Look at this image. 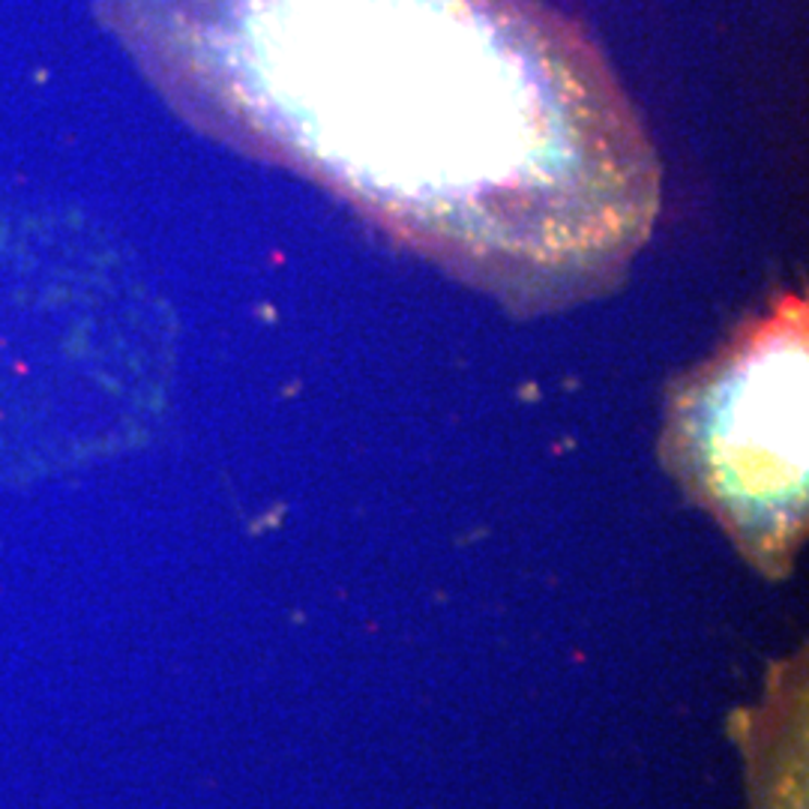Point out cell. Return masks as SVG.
Masks as SVG:
<instances>
[{
    "mask_svg": "<svg viewBox=\"0 0 809 809\" xmlns=\"http://www.w3.org/2000/svg\"><path fill=\"white\" fill-rule=\"evenodd\" d=\"M99 3L195 130L519 318L608 294L654 231V142L603 51L540 0Z\"/></svg>",
    "mask_w": 809,
    "mask_h": 809,
    "instance_id": "obj_1",
    "label": "cell"
},
{
    "mask_svg": "<svg viewBox=\"0 0 809 809\" xmlns=\"http://www.w3.org/2000/svg\"><path fill=\"white\" fill-rule=\"evenodd\" d=\"M807 300L786 294L668 396L666 456L764 567H786L807 512Z\"/></svg>",
    "mask_w": 809,
    "mask_h": 809,
    "instance_id": "obj_2",
    "label": "cell"
}]
</instances>
